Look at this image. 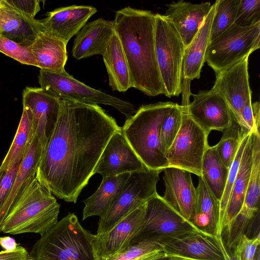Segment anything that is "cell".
<instances>
[{
  "instance_id": "obj_45",
  "label": "cell",
  "mask_w": 260,
  "mask_h": 260,
  "mask_svg": "<svg viewBox=\"0 0 260 260\" xmlns=\"http://www.w3.org/2000/svg\"><path fill=\"white\" fill-rule=\"evenodd\" d=\"M222 250L224 260H240L237 252L234 250L232 253H230L224 244L222 237L220 236H215Z\"/></svg>"
},
{
  "instance_id": "obj_49",
  "label": "cell",
  "mask_w": 260,
  "mask_h": 260,
  "mask_svg": "<svg viewBox=\"0 0 260 260\" xmlns=\"http://www.w3.org/2000/svg\"><path fill=\"white\" fill-rule=\"evenodd\" d=\"M181 260H185V259H181Z\"/></svg>"
},
{
  "instance_id": "obj_32",
  "label": "cell",
  "mask_w": 260,
  "mask_h": 260,
  "mask_svg": "<svg viewBox=\"0 0 260 260\" xmlns=\"http://www.w3.org/2000/svg\"><path fill=\"white\" fill-rule=\"evenodd\" d=\"M31 114L26 107H23L22 114L16 134L0 166V172L9 169L15 163L21 161L31 138Z\"/></svg>"
},
{
  "instance_id": "obj_26",
  "label": "cell",
  "mask_w": 260,
  "mask_h": 260,
  "mask_svg": "<svg viewBox=\"0 0 260 260\" xmlns=\"http://www.w3.org/2000/svg\"><path fill=\"white\" fill-rule=\"evenodd\" d=\"M215 8V3L202 24L198 33L185 49L182 65V80L191 81L199 79L205 62L207 47L210 42L211 28Z\"/></svg>"
},
{
  "instance_id": "obj_39",
  "label": "cell",
  "mask_w": 260,
  "mask_h": 260,
  "mask_svg": "<svg viewBox=\"0 0 260 260\" xmlns=\"http://www.w3.org/2000/svg\"><path fill=\"white\" fill-rule=\"evenodd\" d=\"M260 124V105L258 102L252 103L251 98L248 99L243 107L241 113V137L253 132L259 131Z\"/></svg>"
},
{
  "instance_id": "obj_17",
  "label": "cell",
  "mask_w": 260,
  "mask_h": 260,
  "mask_svg": "<svg viewBox=\"0 0 260 260\" xmlns=\"http://www.w3.org/2000/svg\"><path fill=\"white\" fill-rule=\"evenodd\" d=\"M146 168L124 137L121 129L109 140L93 171L103 177L141 171Z\"/></svg>"
},
{
  "instance_id": "obj_5",
  "label": "cell",
  "mask_w": 260,
  "mask_h": 260,
  "mask_svg": "<svg viewBox=\"0 0 260 260\" xmlns=\"http://www.w3.org/2000/svg\"><path fill=\"white\" fill-rule=\"evenodd\" d=\"M92 235L69 213L41 236L29 253V260H98Z\"/></svg>"
},
{
  "instance_id": "obj_33",
  "label": "cell",
  "mask_w": 260,
  "mask_h": 260,
  "mask_svg": "<svg viewBox=\"0 0 260 260\" xmlns=\"http://www.w3.org/2000/svg\"><path fill=\"white\" fill-rule=\"evenodd\" d=\"M239 2L240 0L215 1L210 32V42L234 25Z\"/></svg>"
},
{
  "instance_id": "obj_38",
  "label": "cell",
  "mask_w": 260,
  "mask_h": 260,
  "mask_svg": "<svg viewBox=\"0 0 260 260\" xmlns=\"http://www.w3.org/2000/svg\"><path fill=\"white\" fill-rule=\"evenodd\" d=\"M260 22V0H240L235 25L249 26Z\"/></svg>"
},
{
  "instance_id": "obj_10",
  "label": "cell",
  "mask_w": 260,
  "mask_h": 260,
  "mask_svg": "<svg viewBox=\"0 0 260 260\" xmlns=\"http://www.w3.org/2000/svg\"><path fill=\"white\" fill-rule=\"evenodd\" d=\"M160 172L145 168L130 173L110 209L100 217L96 234L109 232L131 212L156 194Z\"/></svg>"
},
{
  "instance_id": "obj_47",
  "label": "cell",
  "mask_w": 260,
  "mask_h": 260,
  "mask_svg": "<svg viewBox=\"0 0 260 260\" xmlns=\"http://www.w3.org/2000/svg\"><path fill=\"white\" fill-rule=\"evenodd\" d=\"M167 260H181V259L176 257H168Z\"/></svg>"
},
{
  "instance_id": "obj_42",
  "label": "cell",
  "mask_w": 260,
  "mask_h": 260,
  "mask_svg": "<svg viewBox=\"0 0 260 260\" xmlns=\"http://www.w3.org/2000/svg\"><path fill=\"white\" fill-rule=\"evenodd\" d=\"M20 162H17L9 169L0 172V229L2 225V212L11 192Z\"/></svg>"
},
{
  "instance_id": "obj_24",
  "label": "cell",
  "mask_w": 260,
  "mask_h": 260,
  "mask_svg": "<svg viewBox=\"0 0 260 260\" xmlns=\"http://www.w3.org/2000/svg\"><path fill=\"white\" fill-rule=\"evenodd\" d=\"M43 31L41 20L30 19L0 0V34L21 45L30 46Z\"/></svg>"
},
{
  "instance_id": "obj_28",
  "label": "cell",
  "mask_w": 260,
  "mask_h": 260,
  "mask_svg": "<svg viewBox=\"0 0 260 260\" xmlns=\"http://www.w3.org/2000/svg\"><path fill=\"white\" fill-rule=\"evenodd\" d=\"M129 175L130 173H126L103 177L101 184L94 193L82 201L85 204L82 219L92 216L102 217L105 215L116 199Z\"/></svg>"
},
{
  "instance_id": "obj_1",
  "label": "cell",
  "mask_w": 260,
  "mask_h": 260,
  "mask_svg": "<svg viewBox=\"0 0 260 260\" xmlns=\"http://www.w3.org/2000/svg\"><path fill=\"white\" fill-rule=\"evenodd\" d=\"M121 129L98 105L61 99L58 117L43 149L36 179L57 198L76 203L109 140Z\"/></svg>"
},
{
  "instance_id": "obj_44",
  "label": "cell",
  "mask_w": 260,
  "mask_h": 260,
  "mask_svg": "<svg viewBox=\"0 0 260 260\" xmlns=\"http://www.w3.org/2000/svg\"><path fill=\"white\" fill-rule=\"evenodd\" d=\"M0 260H29V255L24 247L18 245L14 250L0 251Z\"/></svg>"
},
{
  "instance_id": "obj_20",
  "label": "cell",
  "mask_w": 260,
  "mask_h": 260,
  "mask_svg": "<svg viewBox=\"0 0 260 260\" xmlns=\"http://www.w3.org/2000/svg\"><path fill=\"white\" fill-rule=\"evenodd\" d=\"M96 12L92 6L73 5L48 12L41 22L44 31L67 44Z\"/></svg>"
},
{
  "instance_id": "obj_36",
  "label": "cell",
  "mask_w": 260,
  "mask_h": 260,
  "mask_svg": "<svg viewBox=\"0 0 260 260\" xmlns=\"http://www.w3.org/2000/svg\"><path fill=\"white\" fill-rule=\"evenodd\" d=\"M183 107L176 103L162 122L159 135L160 152L165 156L181 125Z\"/></svg>"
},
{
  "instance_id": "obj_25",
  "label": "cell",
  "mask_w": 260,
  "mask_h": 260,
  "mask_svg": "<svg viewBox=\"0 0 260 260\" xmlns=\"http://www.w3.org/2000/svg\"><path fill=\"white\" fill-rule=\"evenodd\" d=\"M43 150L36 137L32 136L20 164L11 192L3 209L1 214L2 224L28 184L36 177L37 169Z\"/></svg>"
},
{
  "instance_id": "obj_9",
  "label": "cell",
  "mask_w": 260,
  "mask_h": 260,
  "mask_svg": "<svg viewBox=\"0 0 260 260\" xmlns=\"http://www.w3.org/2000/svg\"><path fill=\"white\" fill-rule=\"evenodd\" d=\"M40 87L60 99L88 105L112 106L129 118L136 112L133 105L117 97L91 88L69 75L40 70Z\"/></svg>"
},
{
  "instance_id": "obj_35",
  "label": "cell",
  "mask_w": 260,
  "mask_h": 260,
  "mask_svg": "<svg viewBox=\"0 0 260 260\" xmlns=\"http://www.w3.org/2000/svg\"><path fill=\"white\" fill-rule=\"evenodd\" d=\"M164 256L162 245L144 241L131 244L111 260H154Z\"/></svg>"
},
{
  "instance_id": "obj_13",
  "label": "cell",
  "mask_w": 260,
  "mask_h": 260,
  "mask_svg": "<svg viewBox=\"0 0 260 260\" xmlns=\"http://www.w3.org/2000/svg\"><path fill=\"white\" fill-rule=\"evenodd\" d=\"M22 104L31 114V136L36 137L43 149L57 122L61 99L41 87H27L22 93Z\"/></svg>"
},
{
  "instance_id": "obj_27",
  "label": "cell",
  "mask_w": 260,
  "mask_h": 260,
  "mask_svg": "<svg viewBox=\"0 0 260 260\" xmlns=\"http://www.w3.org/2000/svg\"><path fill=\"white\" fill-rule=\"evenodd\" d=\"M67 44L47 32H40L29 46L41 70L57 73L65 72L68 59Z\"/></svg>"
},
{
  "instance_id": "obj_19",
  "label": "cell",
  "mask_w": 260,
  "mask_h": 260,
  "mask_svg": "<svg viewBox=\"0 0 260 260\" xmlns=\"http://www.w3.org/2000/svg\"><path fill=\"white\" fill-rule=\"evenodd\" d=\"M168 257L185 260H224L215 236L196 233L173 239L162 245Z\"/></svg>"
},
{
  "instance_id": "obj_29",
  "label": "cell",
  "mask_w": 260,
  "mask_h": 260,
  "mask_svg": "<svg viewBox=\"0 0 260 260\" xmlns=\"http://www.w3.org/2000/svg\"><path fill=\"white\" fill-rule=\"evenodd\" d=\"M102 56L108 75L109 84L112 90L124 92L131 88L128 64L115 31Z\"/></svg>"
},
{
  "instance_id": "obj_6",
  "label": "cell",
  "mask_w": 260,
  "mask_h": 260,
  "mask_svg": "<svg viewBox=\"0 0 260 260\" xmlns=\"http://www.w3.org/2000/svg\"><path fill=\"white\" fill-rule=\"evenodd\" d=\"M155 46L158 67L168 98L182 92L185 47L178 33L164 16L155 14Z\"/></svg>"
},
{
  "instance_id": "obj_34",
  "label": "cell",
  "mask_w": 260,
  "mask_h": 260,
  "mask_svg": "<svg viewBox=\"0 0 260 260\" xmlns=\"http://www.w3.org/2000/svg\"><path fill=\"white\" fill-rule=\"evenodd\" d=\"M219 142L214 146L216 151L222 161L228 168L233 161L241 141V127L235 120L223 132Z\"/></svg>"
},
{
  "instance_id": "obj_16",
  "label": "cell",
  "mask_w": 260,
  "mask_h": 260,
  "mask_svg": "<svg viewBox=\"0 0 260 260\" xmlns=\"http://www.w3.org/2000/svg\"><path fill=\"white\" fill-rule=\"evenodd\" d=\"M187 112L191 118L209 135L212 130L223 132L234 120L224 99L212 88L192 94Z\"/></svg>"
},
{
  "instance_id": "obj_12",
  "label": "cell",
  "mask_w": 260,
  "mask_h": 260,
  "mask_svg": "<svg viewBox=\"0 0 260 260\" xmlns=\"http://www.w3.org/2000/svg\"><path fill=\"white\" fill-rule=\"evenodd\" d=\"M252 165L248 187L241 210L225 232V243L229 247L235 246L250 223L258 215L260 195V135L251 133ZM246 235V234H245Z\"/></svg>"
},
{
  "instance_id": "obj_30",
  "label": "cell",
  "mask_w": 260,
  "mask_h": 260,
  "mask_svg": "<svg viewBox=\"0 0 260 260\" xmlns=\"http://www.w3.org/2000/svg\"><path fill=\"white\" fill-rule=\"evenodd\" d=\"M197 204L191 222L201 231L216 236L219 219V202L211 192L202 176L199 177Z\"/></svg>"
},
{
  "instance_id": "obj_11",
  "label": "cell",
  "mask_w": 260,
  "mask_h": 260,
  "mask_svg": "<svg viewBox=\"0 0 260 260\" xmlns=\"http://www.w3.org/2000/svg\"><path fill=\"white\" fill-rule=\"evenodd\" d=\"M208 136L183 107L180 128L165 156L168 167L180 168L201 176L203 158L209 146Z\"/></svg>"
},
{
  "instance_id": "obj_31",
  "label": "cell",
  "mask_w": 260,
  "mask_h": 260,
  "mask_svg": "<svg viewBox=\"0 0 260 260\" xmlns=\"http://www.w3.org/2000/svg\"><path fill=\"white\" fill-rule=\"evenodd\" d=\"M229 172V168L222 162L214 146H209L203 158L201 176L219 202L226 186Z\"/></svg>"
},
{
  "instance_id": "obj_22",
  "label": "cell",
  "mask_w": 260,
  "mask_h": 260,
  "mask_svg": "<svg viewBox=\"0 0 260 260\" xmlns=\"http://www.w3.org/2000/svg\"><path fill=\"white\" fill-rule=\"evenodd\" d=\"M252 165L251 133L243 150L235 180L221 220L219 222L216 236L224 233L232 225L241 210L250 179Z\"/></svg>"
},
{
  "instance_id": "obj_40",
  "label": "cell",
  "mask_w": 260,
  "mask_h": 260,
  "mask_svg": "<svg viewBox=\"0 0 260 260\" xmlns=\"http://www.w3.org/2000/svg\"><path fill=\"white\" fill-rule=\"evenodd\" d=\"M251 134V133H250ZM250 134L243 136L235 158L229 168L226 186L222 197L219 202V219L221 220L224 212L233 183L236 178L242 155Z\"/></svg>"
},
{
  "instance_id": "obj_14",
  "label": "cell",
  "mask_w": 260,
  "mask_h": 260,
  "mask_svg": "<svg viewBox=\"0 0 260 260\" xmlns=\"http://www.w3.org/2000/svg\"><path fill=\"white\" fill-rule=\"evenodd\" d=\"M145 209L146 203L131 212L109 232L92 235L98 260H111L131 244L142 226Z\"/></svg>"
},
{
  "instance_id": "obj_15",
  "label": "cell",
  "mask_w": 260,
  "mask_h": 260,
  "mask_svg": "<svg viewBox=\"0 0 260 260\" xmlns=\"http://www.w3.org/2000/svg\"><path fill=\"white\" fill-rule=\"evenodd\" d=\"M246 57L216 74L212 89L226 102L234 118L239 125L241 113L246 101L251 98Z\"/></svg>"
},
{
  "instance_id": "obj_41",
  "label": "cell",
  "mask_w": 260,
  "mask_h": 260,
  "mask_svg": "<svg viewBox=\"0 0 260 260\" xmlns=\"http://www.w3.org/2000/svg\"><path fill=\"white\" fill-rule=\"evenodd\" d=\"M240 260H260L259 233L253 238H249L243 234L234 247Z\"/></svg>"
},
{
  "instance_id": "obj_4",
  "label": "cell",
  "mask_w": 260,
  "mask_h": 260,
  "mask_svg": "<svg viewBox=\"0 0 260 260\" xmlns=\"http://www.w3.org/2000/svg\"><path fill=\"white\" fill-rule=\"evenodd\" d=\"M59 209L55 197L35 177L5 218L0 232L11 235L32 233L42 236L57 223Z\"/></svg>"
},
{
  "instance_id": "obj_2",
  "label": "cell",
  "mask_w": 260,
  "mask_h": 260,
  "mask_svg": "<svg viewBox=\"0 0 260 260\" xmlns=\"http://www.w3.org/2000/svg\"><path fill=\"white\" fill-rule=\"evenodd\" d=\"M113 23L128 64L132 87L150 96L165 95L155 53V14L128 6L116 11Z\"/></svg>"
},
{
  "instance_id": "obj_23",
  "label": "cell",
  "mask_w": 260,
  "mask_h": 260,
  "mask_svg": "<svg viewBox=\"0 0 260 260\" xmlns=\"http://www.w3.org/2000/svg\"><path fill=\"white\" fill-rule=\"evenodd\" d=\"M114 32L113 21L100 18L86 23L75 38L73 56L79 60L94 55H102Z\"/></svg>"
},
{
  "instance_id": "obj_7",
  "label": "cell",
  "mask_w": 260,
  "mask_h": 260,
  "mask_svg": "<svg viewBox=\"0 0 260 260\" xmlns=\"http://www.w3.org/2000/svg\"><path fill=\"white\" fill-rule=\"evenodd\" d=\"M196 233H206L181 215L157 193L146 202L142 226L131 244L148 241L162 245L173 239Z\"/></svg>"
},
{
  "instance_id": "obj_37",
  "label": "cell",
  "mask_w": 260,
  "mask_h": 260,
  "mask_svg": "<svg viewBox=\"0 0 260 260\" xmlns=\"http://www.w3.org/2000/svg\"><path fill=\"white\" fill-rule=\"evenodd\" d=\"M0 52L22 64L37 67V61L29 47L21 45L1 34Z\"/></svg>"
},
{
  "instance_id": "obj_3",
  "label": "cell",
  "mask_w": 260,
  "mask_h": 260,
  "mask_svg": "<svg viewBox=\"0 0 260 260\" xmlns=\"http://www.w3.org/2000/svg\"><path fill=\"white\" fill-rule=\"evenodd\" d=\"M175 104L158 102L142 106L121 127L127 142L148 169L161 172L169 167L159 151V135L162 122Z\"/></svg>"
},
{
  "instance_id": "obj_46",
  "label": "cell",
  "mask_w": 260,
  "mask_h": 260,
  "mask_svg": "<svg viewBox=\"0 0 260 260\" xmlns=\"http://www.w3.org/2000/svg\"><path fill=\"white\" fill-rule=\"evenodd\" d=\"M0 246L6 251H13L18 247L15 240L9 236L0 237Z\"/></svg>"
},
{
  "instance_id": "obj_21",
  "label": "cell",
  "mask_w": 260,
  "mask_h": 260,
  "mask_svg": "<svg viewBox=\"0 0 260 260\" xmlns=\"http://www.w3.org/2000/svg\"><path fill=\"white\" fill-rule=\"evenodd\" d=\"M211 6L208 2L194 4L183 0L166 5L164 16L178 33L185 49L198 33Z\"/></svg>"
},
{
  "instance_id": "obj_43",
  "label": "cell",
  "mask_w": 260,
  "mask_h": 260,
  "mask_svg": "<svg viewBox=\"0 0 260 260\" xmlns=\"http://www.w3.org/2000/svg\"><path fill=\"white\" fill-rule=\"evenodd\" d=\"M11 8L30 19L40 10V1L37 0H5Z\"/></svg>"
},
{
  "instance_id": "obj_18",
  "label": "cell",
  "mask_w": 260,
  "mask_h": 260,
  "mask_svg": "<svg viewBox=\"0 0 260 260\" xmlns=\"http://www.w3.org/2000/svg\"><path fill=\"white\" fill-rule=\"evenodd\" d=\"M165 190L163 200L185 219L191 222L195 214L197 191L191 173L175 167L164 170Z\"/></svg>"
},
{
  "instance_id": "obj_8",
  "label": "cell",
  "mask_w": 260,
  "mask_h": 260,
  "mask_svg": "<svg viewBox=\"0 0 260 260\" xmlns=\"http://www.w3.org/2000/svg\"><path fill=\"white\" fill-rule=\"evenodd\" d=\"M260 47V22L249 26L235 24L210 42L205 62L216 74L232 67Z\"/></svg>"
},
{
  "instance_id": "obj_48",
  "label": "cell",
  "mask_w": 260,
  "mask_h": 260,
  "mask_svg": "<svg viewBox=\"0 0 260 260\" xmlns=\"http://www.w3.org/2000/svg\"><path fill=\"white\" fill-rule=\"evenodd\" d=\"M168 258V257L167 256H164L158 258L157 259H155L154 260H167Z\"/></svg>"
}]
</instances>
